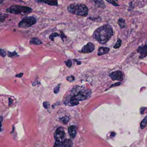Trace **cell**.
I'll return each mask as SVG.
<instances>
[{"label":"cell","instance_id":"4","mask_svg":"<svg viewBox=\"0 0 147 147\" xmlns=\"http://www.w3.org/2000/svg\"><path fill=\"white\" fill-rule=\"evenodd\" d=\"M6 11L8 13L14 14L25 15L31 12L32 9L27 6L15 5L6 9Z\"/></svg>","mask_w":147,"mask_h":147},{"label":"cell","instance_id":"34","mask_svg":"<svg viewBox=\"0 0 147 147\" xmlns=\"http://www.w3.org/2000/svg\"><path fill=\"white\" fill-rule=\"evenodd\" d=\"M115 134H116L115 133V132H112V133H111V137H114L115 135Z\"/></svg>","mask_w":147,"mask_h":147},{"label":"cell","instance_id":"2","mask_svg":"<svg viewBox=\"0 0 147 147\" xmlns=\"http://www.w3.org/2000/svg\"><path fill=\"white\" fill-rule=\"evenodd\" d=\"M91 94L90 90L86 89L83 86H74L71 91L69 100L83 101L90 98Z\"/></svg>","mask_w":147,"mask_h":147},{"label":"cell","instance_id":"12","mask_svg":"<svg viewBox=\"0 0 147 147\" xmlns=\"http://www.w3.org/2000/svg\"><path fill=\"white\" fill-rule=\"evenodd\" d=\"M73 145V142L70 139H65L62 142L61 147H71Z\"/></svg>","mask_w":147,"mask_h":147},{"label":"cell","instance_id":"35","mask_svg":"<svg viewBox=\"0 0 147 147\" xmlns=\"http://www.w3.org/2000/svg\"><path fill=\"white\" fill-rule=\"evenodd\" d=\"M77 62V65H80L81 64V62L80 61H76Z\"/></svg>","mask_w":147,"mask_h":147},{"label":"cell","instance_id":"25","mask_svg":"<svg viewBox=\"0 0 147 147\" xmlns=\"http://www.w3.org/2000/svg\"><path fill=\"white\" fill-rule=\"evenodd\" d=\"M6 54H7L5 51L0 49V56H1L2 57H4L6 56Z\"/></svg>","mask_w":147,"mask_h":147},{"label":"cell","instance_id":"11","mask_svg":"<svg viewBox=\"0 0 147 147\" xmlns=\"http://www.w3.org/2000/svg\"><path fill=\"white\" fill-rule=\"evenodd\" d=\"M109 51H110V49L109 48L101 47H100L98 49V55L99 56H101L107 54Z\"/></svg>","mask_w":147,"mask_h":147},{"label":"cell","instance_id":"21","mask_svg":"<svg viewBox=\"0 0 147 147\" xmlns=\"http://www.w3.org/2000/svg\"><path fill=\"white\" fill-rule=\"evenodd\" d=\"M60 85L61 84H59L57 86H56V87L54 88V92L55 94H58L60 92Z\"/></svg>","mask_w":147,"mask_h":147},{"label":"cell","instance_id":"33","mask_svg":"<svg viewBox=\"0 0 147 147\" xmlns=\"http://www.w3.org/2000/svg\"><path fill=\"white\" fill-rule=\"evenodd\" d=\"M23 75V73H20V74H17V75H16V77H22V76Z\"/></svg>","mask_w":147,"mask_h":147},{"label":"cell","instance_id":"16","mask_svg":"<svg viewBox=\"0 0 147 147\" xmlns=\"http://www.w3.org/2000/svg\"><path fill=\"white\" fill-rule=\"evenodd\" d=\"M118 24L119 25V26L120 27V28H121V29L124 28L126 26L125 20L122 18H120L118 20Z\"/></svg>","mask_w":147,"mask_h":147},{"label":"cell","instance_id":"18","mask_svg":"<svg viewBox=\"0 0 147 147\" xmlns=\"http://www.w3.org/2000/svg\"><path fill=\"white\" fill-rule=\"evenodd\" d=\"M122 44V41L121 40V39H118L117 40V42L115 44V45H114V48L115 49H117L119 48Z\"/></svg>","mask_w":147,"mask_h":147},{"label":"cell","instance_id":"8","mask_svg":"<svg viewBox=\"0 0 147 147\" xmlns=\"http://www.w3.org/2000/svg\"><path fill=\"white\" fill-rule=\"evenodd\" d=\"M109 76L113 80L122 81L123 80V74L120 71L113 72L110 74Z\"/></svg>","mask_w":147,"mask_h":147},{"label":"cell","instance_id":"27","mask_svg":"<svg viewBox=\"0 0 147 147\" xmlns=\"http://www.w3.org/2000/svg\"><path fill=\"white\" fill-rule=\"evenodd\" d=\"M65 63L66 65L68 67H71L72 66V62H71V60H68L67 61H65Z\"/></svg>","mask_w":147,"mask_h":147},{"label":"cell","instance_id":"14","mask_svg":"<svg viewBox=\"0 0 147 147\" xmlns=\"http://www.w3.org/2000/svg\"><path fill=\"white\" fill-rule=\"evenodd\" d=\"M94 2L95 4V6H96L97 8H101L103 9L106 8V5L103 1H95Z\"/></svg>","mask_w":147,"mask_h":147},{"label":"cell","instance_id":"19","mask_svg":"<svg viewBox=\"0 0 147 147\" xmlns=\"http://www.w3.org/2000/svg\"><path fill=\"white\" fill-rule=\"evenodd\" d=\"M60 36V35L57 32H54V33H52L50 36H49V39H51L53 41L54 40V38L57 37H59Z\"/></svg>","mask_w":147,"mask_h":147},{"label":"cell","instance_id":"13","mask_svg":"<svg viewBox=\"0 0 147 147\" xmlns=\"http://www.w3.org/2000/svg\"><path fill=\"white\" fill-rule=\"evenodd\" d=\"M39 2H43L46 4L50 5V6H57L58 2L57 1H38Z\"/></svg>","mask_w":147,"mask_h":147},{"label":"cell","instance_id":"36","mask_svg":"<svg viewBox=\"0 0 147 147\" xmlns=\"http://www.w3.org/2000/svg\"><path fill=\"white\" fill-rule=\"evenodd\" d=\"M3 1H0V5L2 4V2H3Z\"/></svg>","mask_w":147,"mask_h":147},{"label":"cell","instance_id":"9","mask_svg":"<svg viewBox=\"0 0 147 147\" xmlns=\"http://www.w3.org/2000/svg\"><path fill=\"white\" fill-rule=\"evenodd\" d=\"M137 51L140 54V58H143L146 57L147 56V45H142L139 47Z\"/></svg>","mask_w":147,"mask_h":147},{"label":"cell","instance_id":"28","mask_svg":"<svg viewBox=\"0 0 147 147\" xmlns=\"http://www.w3.org/2000/svg\"><path fill=\"white\" fill-rule=\"evenodd\" d=\"M3 117H0V132L2 131V122H3Z\"/></svg>","mask_w":147,"mask_h":147},{"label":"cell","instance_id":"3","mask_svg":"<svg viewBox=\"0 0 147 147\" xmlns=\"http://www.w3.org/2000/svg\"><path fill=\"white\" fill-rule=\"evenodd\" d=\"M67 10L71 14L81 17H86L88 14V8L83 4L74 3L68 5Z\"/></svg>","mask_w":147,"mask_h":147},{"label":"cell","instance_id":"5","mask_svg":"<svg viewBox=\"0 0 147 147\" xmlns=\"http://www.w3.org/2000/svg\"><path fill=\"white\" fill-rule=\"evenodd\" d=\"M36 19L33 17H27L19 22L18 26L20 28L25 29L31 27L36 23Z\"/></svg>","mask_w":147,"mask_h":147},{"label":"cell","instance_id":"7","mask_svg":"<svg viewBox=\"0 0 147 147\" xmlns=\"http://www.w3.org/2000/svg\"><path fill=\"white\" fill-rule=\"evenodd\" d=\"M95 49V46L91 42H88L82 48L80 52L81 53H90L92 52Z\"/></svg>","mask_w":147,"mask_h":147},{"label":"cell","instance_id":"23","mask_svg":"<svg viewBox=\"0 0 147 147\" xmlns=\"http://www.w3.org/2000/svg\"><path fill=\"white\" fill-rule=\"evenodd\" d=\"M107 2L111 4H112L114 6H119V5H118V3L116 1H107Z\"/></svg>","mask_w":147,"mask_h":147},{"label":"cell","instance_id":"31","mask_svg":"<svg viewBox=\"0 0 147 147\" xmlns=\"http://www.w3.org/2000/svg\"><path fill=\"white\" fill-rule=\"evenodd\" d=\"M61 35H60V36L61 37V38H62V40L63 41H64V39L66 37H65V35L64 34V33H63V32H61Z\"/></svg>","mask_w":147,"mask_h":147},{"label":"cell","instance_id":"22","mask_svg":"<svg viewBox=\"0 0 147 147\" xmlns=\"http://www.w3.org/2000/svg\"><path fill=\"white\" fill-rule=\"evenodd\" d=\"M60 120H61V122H63V123L66 124H67L68 123V122L69 121V118L68 117H63V118H62L60 119Z\"/></svg>","mask_w":147,"mask_h":147},{"label":"cell","instance_id":"15","mask_svg":"<svg viewBox=\"0 0 147 147\" xmlns=\"http://www.w3.org/2000/svg\"><path fill=\"white\" fill-rule=\"evenodd\" d=\"M30 43L31 44H33V45H39L42 44L41 41L37 38H32L30 40Z\"/></svg>","mask_w":147,"mask_h":147},{"label":"cell","instance_id":"20","mask_svg":"<svg viewBox=\"0 0 147 147\" xmlns=\"http://www.w3.org/2000/svg\"><path fill=\"white\" fill-rule=\"evenodd\" d=\"M8 15L7 14H2L0 13V22H3L8 17Z\"/></svg>","mask_w":147,"mask_h":147},{"label":"cell","instance_id":"32","mask_svg":"<svg viewBox=\"0 0 147 147\" xmlns=\"http://www.w3.org/2000/svg\"><path fill=\"white\" fill-rule=\"evenodd\" d=\"M120 83H115V84H113L111 86H110V88H111V87H114V86H120Z\"/></svg>","mask_w":147,"mask_h":147},{"label":"cell","instance_id":"26","mask_svg":"<svg viewBox=\"0 0 147 147\" xmlns=\"http://www.w3.org/2000/svg\"><path fill=\"white\" fill-rule=\"evenodd\" d=\"M62 141H56L54 147H61Z\"/></svg>","mask_w":147,"mask_h":147},{"label":"cell","instance_id":"17","mask_svg":"<svg viewBox=\"0 0 147 147\" xmlns=\"http://www.w3.org/2000/svg\"><path fill=\"white\" fill-rule=\"evenodd\" d=\"M147 125V116L144 117L140 123V127L141 129H144Z\"/></svg>","mask_w":147,"mask_h":147},{"label":"cell","instance_id":"30","mask_svg":"<svg viewBox=\"0 0 147 147\" xmlns=\"http://www.w3.org/2000/svg\"><path fill=\"white\" fill-rule=\"evenodd\" d=\"M16 54H17V53L15 51H14V52H8V55L9 56V57H12L13 56L16 55Z\"/></svg>","mask_w":147,"mask_h":147},{"label":"cell","instance_id":"10","mask_svg":"<svg viewBox=\"0 0 147 147\" xmlns=\"http://www.w3.org/2000/svg\"><path fill=\"white\" fill-rule=\"evenodd\" d=\"M68 133L70 136L72 138H74L76 136L77 133V128L76 126H70L68 128Z\"/></svg>","mask_w":147,"mask_h":147},{"label":"cell","instance_id":"29","mask_svg":"<svg viewBox=\"0 0 147 147\" xmlns=\"http://www.w3.org/2000/svg\"><path fill=\"white\" fill-rule=\"evenodd\" d=\"M50 103L48 102H44L43 103V106L46 109H48L50 106Z\"/></svg>","mask_w":147,"mask_h":147},{"label":"cell","instance_id":"6","mask_svg":"<svg viewBox=\"0 0 147 147\" xmlns=\"http://www.w3.org/2000/svg\"><path fill=\"white\" fill-rule=\"evenodd\" d=\"M54 138L57 141H63L65 140V133L64 128H59L55 132Z\"/></svg>","mask_w":147,"mask_h":147},{"label":"cell","instance_id":"1","mask_svg":"<svg viewBox=\"0 0 147 147\" xmlns=\"http://www.w3.org/2000/svg\"><path fill=\"white\" fill-rule=\"evenodd\" d=\"M113 35L112 28L106 25L98 28L94 32L93 37L99 43L105 44L108 42Z\"/></svg>","mask_w":147,"mask_h":147},{"label":"cell","instance_id":"24","mask_svg":"<svg viewBox=\"0 0 147 147\" xmlns=\"http://www.w3.org/2000/svg\"><path fill=\"white\" fill-rule=\"evenodd\" d=\"M66 80L69 82H73L75 80V77L74 76H69L66 78Z\"/></svg>","mask_w":147,"mask_h":147}]
</instances>
